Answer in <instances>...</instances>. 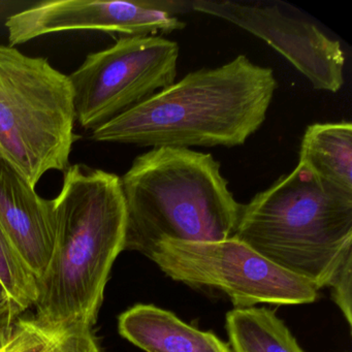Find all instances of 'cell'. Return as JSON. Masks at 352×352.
I'll return each mask as SVG.
<instances>
[{"label":"cell","mask_w":352,"mask_h":352,"mask_svg":"<svg viewBox=\"0 0 352 352\" xmlns=\"http://www.w3.org/2000/svg\"><path fill=\"white\" fill-rule=\"evenodd\" d=\"M179 45L160 36H122L69 76L76 118L94 131L175 83Z\"/></svg>","instance_id":"cell-7"},{"label":"cell","mask_w":352,"mask_h":352,"mask_svg":"<svg viewBox=\"0 0 352 352\" xmlns=\"http://www.w3.org/2000/svg\"><path fill=\"white\" fill-rule=\"evenodd\" d=\"M298 164L327 184L352 195V124L314 123L302 135Z\"/></svg>","instance_id":"cell-12"},{"label":"cell","mask_w":352,"mask_h":352,"mask_svg":"<svg viewBox=\"0 0 352 352\" xmlns=\"http://www.w3.org/2000/svg\"><path fill=\"white\" fill-rule=\"evenodd\" d=\"M234 238L320 290L352 252V195L298 164L243 205Z\"/></svg>","instance_id":"cell-4"},{"label":"cell","mask_w":352,"mask_h":352,"mask_svg":"<svg viewBox=\"0 0 352 352\" xmlns=\"http://www.w3.org/2000/svg\"><path fill=\"white\" fill-rule=\"evenodd\" d=\"M76 121L69 76L48 59L0 46V155L30 186L69 168Z\"/></svg>","instance_id":"cell-5"},{"label":"cell","mask_w":352,"mask_h":352,"mask_svg":"<svg viewBox=\"0 0 352 352\" xmlns=\"http://www.w3.org/2000/svg\"><path fill=\"white\" fill-rule=\"evenodd\" d=\"M191 10L230 22L279 52L317 90L336 94L344 84L346 55L315 24L277 7L238 1H191Z\"/></svg>","instance_id":"cell-9"},{"label":"cell","mask_w":352,"mask_h":352,"mask_svg":"<svg viewBox=\"0 0 352 352\" xmlns=\"http://www.w3.org/2000/svg\"><path fill=\"white\" fill-rule=\"evenodd\" d=\"M20 317L5 284L0 280V331H5Z\"/></svg>","instance_id":"cell-17"},{"label":"cell","mask_w":352,"mask_h":352,"mask_svg":"<svg viewBox=\"0 0 352 352\" xmlns=\"http://www.w3.org/2000/svg\"><path fill=\"white\" fill-rule=\"evenodd\" d=\"M191 10V3L166 0L102 1L51 0L38 3L6 21L10 46L74 30H98L123 36H149L185 28L176 14Z\"/></svg>","instance_id":"cell-8"},{"label":"cell","mask_w":352,"mask_h":352,"mask_svg":"<svg viewBox=\"0 0 352 352\" xmlns=\"http://www.w3.org/2000/svg\"><path fill=\"white\" fill-rule=\"evenodd\" d=\"M3 352H102L91 327H54L36 318H18L3 337Z\"/></svg>","instance_id":"cell-14"},{"label":"cell","mask_w":352,"mask_h":352,"mask_svg":"<svg viewBox=\"0 0 352 352\" xmlns=\"http://www.w3.org/2000/svg\"><path fill=\"white\" fill-rule=\"evenodd\" d=\"M174 281L226 294L234 308L314 302L318 288L276 265L236 238L215 242L162 240L148 255Z\"/></svg>","instance_id":"cell-6"},{"label":"cell","mask_w":352,"mask_h":352,"mask_svg":"<svg viewBox=\"0 0 352 352\" xmlns=\"http://www.w3.org/2000/svg\"><path fill=\"white\" fill-rule=\"evenodd\" d=\"M7 331H8V329H7ZM5 333H6V331H0V346H1V344H3V337H5Z\"/></svg>","instance_id":"cell-18"},{"label":"cell","mask_w":352,"mask_h":352,"mask_svg":"<svg viewBox=\"0 0 352 352\" xmlns=\"http://www.w3.org/2000/svg\"><path fill=\"white\" fill-rule=\"evenodd\" d=\"M124 250L148 257L162 240L215 242L236 232L243 205L210 153L157 147L137 156L120 177Z\"/></svg>","instance_id":"cell-3"},{"label":"cell","mask_w":352,"mask_h":352,"mask_svg":"<svg viewBox=\"0 0 352 352\" xmlns=\"http://www.w3.org/2000/svg\"><path fill=\"white\" fill-rule=\"evenodd\" d=\"M0 228L38 281L48 267L54 248L53 199L41 197L1 155Z\"/></svg>","instance_id":"cell-10"},{"label":"cell","mask_w":352,"mask_h":352,"mask_svg":"<svg viewBox=\"0 0 352 352\" xmlns=\"http://www.w3.org/2000/svg\"><path fill=\"white\" fill-rule=\"evenodd\" d=\"M232 352H304L285 323L267 308L236 309L226 318Z\"/></svg>","instance_id":"cell-13"},{"label":"cell","mask_w":352,"mask_h":352,"mask_svg":"<svg viewBox=\"0 0 352 352\" xmlns=\"http://www.w3.org/2000/svg\"><path fill=\"white\" fill-rule=\"evenodd\" d=\"M331 298L339 307L348 325H352V252L348 253L329 280Z\"/></svg>","instance_id":"cell-16"},{"label":"cell","mask_w":352,"mask_h":352,"mask_svg":"<svg viewBox=\"0 0 352 352\" xmlns=\"http://www.w3.org/2000/svg\"><path fill=\"white\" fill-rule=\"evenodd\" d=\"M276 89L273 69L239 55L187 74L92 131L91 138L141 147H236L263 126Z\"/></svg>","instance_id":"cell-1"},{"label":"cell","mask_w":352,"mask_h":352,"mask_svg":"<svg viewBox=\"0 0 352 352\" xmlns=\"http://www.w3.org/2000/svg\"><path fill=\"white\" fill-rule=\"evenodd\" d=\"M118 331L146 352H232L215 333L187 324L154 305L138 304L123 312Z\"/></svg>","instance_id":"cell-11"},{"label":"cell","mask_w":352,"mask_h":352,"mask_svg":"<svg viewBox=\"0 0 352 352\" xmlns=\"http://www.w3.org/2000/svg\"><path fill=\"white\" fill-rule=\"evenodd\" d=\"M0 280L5 284L20 315L36 305L38 298V280L22 261L1 228Z\"/></svg>","instance_id":"cell-15"},{"label":"cell","mask_w":352,"mask_h":352,"mask_svg":"<svg viewBox=\"0 0 352 352\" xmlns=\"http://www.w3.org/2000/svg\"><path fill=\"white\" fill-rule=\"evenodd\" d=\"M53 206L54 248L38 281L34 318L54 327H92L111 269L124 251L126 210L120 177L85 164L69 166Z\"/></svg>","instance_id":"cell-2"},{"label":"cell","mask_w":352,"mask_h":352,"mask_svg":"<svg viewBox=\"0 0 352 352\" xmlns=\"http://www.w3.org/2000/svg\"><path fill=\"white\" fill-rule=\"evenodd\" d=\"M3 345V344H1ZM0 352H3V348H1V346H0Z\"/></svg>","instance_id":"cell-19"}]
</instances>
